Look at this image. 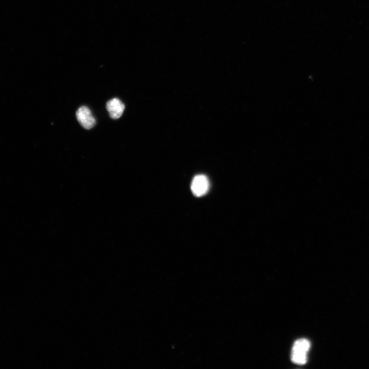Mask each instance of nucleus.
Here are the masks:
<instances>
[{
    "mask_svg": "<svg viewBox=\"0 0 369 369\" xmlns=\"http://www.w3.org/2000/svg\"><path fill=\"white\" fill-rule=\"evenodd\" d=\"M310 342L305 339H300L295 342L292 348L291 359L298 365H304L307 361V353L310 348Z\"/></svg>",
    "mask_w": 369,
    "mask_h": 369,
    "instance_id": "nucleus-1",
    "label": "nucleus"
},
{
    "mask_svg": "<svg viewBox=\"0 0 369 369\" xmlns=\"http://www.w3.org/2000/svg\"><path fill=\"white\" fill-rule=\"evenodd\" d=\"M191 189L193 194L197 197L205 195L209 189V181L205 175L195 176L192 181Z\"/></svg>",
    "mask_w": 369,
    "mask_h": 369,
    "instance_id": "nucleus-2",
    "label": "nucleus"
},
{
    "mask_svg": "<svg viewBox=\"0 0 369 369\" xmlns=\"http://www.w3.org/2000/svg\"><path fill=\"white\" fill-rule=\"evenodd\" d=\"M107 109L111 118L118 119L123 114L125 106L119 99L114 98L107 103Z\"/></svg>",
    "mask_w": 369,
    "mask_h": 369,
    "instance_id": "nucleus-4",
    "label": "nucleus"
},
{
    "mask_svg": "<svg viewBox=\"0 0 369 369\" xmlns=\"http://www.w3.org/2000/svg\"><path fill=\"white\" fill-rule=\"evenodd\" d=\"M77 118L82 127L87 130L92 129L96 124V119L90 110L87 107H81L76 113Z\"/></svg>",
    "mask_w": 369,
    "mask_h": 369,
    "instance_id": "nucleus-3",
    "label": "nucleus"
}]
</instances>
